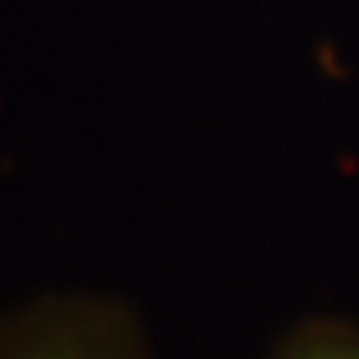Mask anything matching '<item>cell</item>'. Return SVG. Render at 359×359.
Segmentation results:
<instances>
[{"label":"cell","mask_w":359,"mask_h":359,"mask_svg":"<svg viewBox=\"0 0 359 359\" xmlns=\"http://www.w3.org/2000/svg\"><path fill=\"white\" fill-rule=\"evenodd\" d=\"M0 359L156 356L127 306L97 296H53L0 316Z\"/></svg>","instance_id":"obj_1"},{"label":"cell","mask_w":359,"mask_h":359,"mask_svg":"<svg viewBox=\"0 0 359 359\" xmlns=\"http://www.w3.org/2000/svg\"><path fill=\"white\" fill-rule=\"evenodd\" d=\"M266 359H359V323L309 316L286 330Z\"/></svg>","instance_id":"obj_2"}]
</instances>
